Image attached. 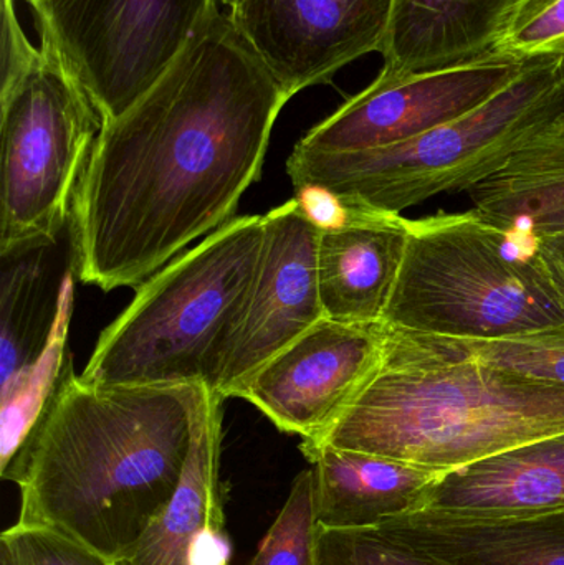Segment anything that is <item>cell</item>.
Segmentation results:
<instances>
[{
	"instance_id": "1",
	"label": "cell",
	"mask_w": 564,
	"mask_h": 565,
	"mask_svg": "<svg viewBox=\"0 0 564 565\" xmlns=\"http://www.w3.org/2000/svg\"><path fill=\"white\" fill-rule=\"evenodd\" d=\"M288 102L215 0L158 82L103 122L72 207L79 280L142 285L235 218Z\"/></svg>"
},
{
	"instance_id": "2",
	"label": "cell",
	"mask_w": 564,
	"mask_h": 565,
	"mask_svg": "<svg viewBox=\"0 0 564 565\" xmlns=\"http://www.w3.org/2000/svg\"><path fill=\"white\" fill-rule=\"evenodd\" d=\"M198 391L86 384L70 367L0 473L19 487L17 523L125 559L181 483Z\"/></svg>"
},
{
	"instance_id": "3",
	"label": "cell",
	"mask_w": 564,
	"mask_h": 565,
	"mask_svg": "<svg viewBox=\"0 0 564 565\" xmlns=\"http://www.w3.org/2000/svg\"><path fill=\"white\" fill-rule=\"evenodd\" d=\"M564 434V385L387 339L383 367L344 414L305 445H328L453 471Z\"/></svg>"
},
{
	"instance_id": "4",
	"label": "cell",
	"mask_w": 564,
	"mask_h": 565,
	"mask_svg": "<svg viewBox=\"0 0 564 565\" xmlns=\"http://www.w3.org/2000/svg\"><path fill=\"white\" fill-rule=\"evenodd\" d=\"M264 215L232 218L138 286L102 332L82 379L93 385L214 388L257 275Z\"/></svg>"
},
{
	"instance_id": "5",
	"label": "cell",
	"mask_w": 564,
	"mask_h": 565,
	"mask_svg": "<svg viewBox=\"0 0 564 565\" xmlns=\"http://www.w3.org/2000/svg\"><path fill=\"white\" fill-rule=\"evenodd\" d=\"M411 334L492 339L564 322V292L539 237L503 231L476 209L407 218L406 252L383 318Z\"/></svg>"
},
{
	"instance_id": "6",
	"label": "cell",
	"mask_w": 564,
	"mask_h": 565,
	"mask_svg": "<svg viewBox=\"0 0 564 565\" xmlns=\"http://www.w3.org/2000/svg\"><path fill=\"white\" fill-rule=\"evenodd\" d=\"M564 115V58L532 60L509 86L464 118L409 141L357 152H304L287 162L295 191L324 189L351 205L403 214L499 172Z\"/></svg>"
},
{
	"instance_id": "7",
	"label": "cell",
	"mask_w": 564,
	"mask_h": 565,
	"mask_svg": "<svg viewBox=\"0 0 564 565\" xmlns=\"http://www.w3.org/2000/svg\"><path fill=\"white\" fill-rule=\"evenodd\" d=\"M33 22L39 53L0 86L3 260L55 244L103 126L49 23Z\"/></svg>"
},
{
	"instance_id": "8",
	"label": "cell",
	"mask_w": 564,
	"mask_h": 565,
	"mask_svg": "<svg viewBox=\"0 0 564 565\" xmlns=\"http://www.w3.org/2000/svg\"><path fill=\"white\" fill-rule=\"evenodd\" d=\"M215 0H52L45 15L103 122L174 62Z\"/></svg>"
},
{
	"instance_id": "9",
	"label": "cell",
	"mask_w": 564,
	"mask_h": 565,
	"mask_svg": "<svg viewBox=\"0 0 564 565\" xmlns=\"http://www.w3.org/2000/svg\"><path fill=\"white\" fill-rule=\"evenodd\" d=\"M532 60L492 55L467 65L377 78L311 128L297 151H368L409 141L464 118L499 95Z\"/></svg>"
},
{
	"instance_id": "10",
	"label": "cell",
	"mask_w": 564,
	"mask_h": 565,
	"mask_svg": "<svg viewBox=\"0 0 564 565\" xmlns=\"http://www.w3.org/2000/svg\"><path fill=\"white\" fill-rule=\"evenodd\" d=\"M254 285L225 348L212 391L241 397L254 375L324 318L318 285L320 228L290 199L264 215Z\"/></svg>"
},
{
	"instance_id": "11",
	"label": "cell",
	"mask_w": 564,
	"mask_h": 565,
	"mask_svg": "<svg viewBox=\"0 0 564 565\" xmlns=\"http://www.w3.org/2000/svg\"><path fill=\"white\" fill-rule=\"evenodd\" d=\"M386 344L384 322L320 319L254 375L242 398L284 434L313 440L376 377Z\"/></svg>"
},
{
	"instance_id": "12",
	"label": "cell",
	"mask_w": 564,
	"mask_h": 565,
	"mask_svg": "<svg viewBox=\"0 0 564 565\" xmlns=\"http://www.w3.org/2000/svg\"><path fill=\"white\" fill-rule=\"evenodd\" d=\"M288 98L383 50L394 0H221Z\"/></svg>"
},
{
	"instance_id": "13",
	"label": "cell",
	"mask_w": 564,
	"mask_h": 565,
	"mask_svg": "<svg viewBox=\"0 0 564 565\" xmlns=\"http://www.w3.org/2000/svg\"><path fill=\"white\" fill-rule=\"evenodd\" d=\"M225 398L199 385L192 444L181 483L155 523L118 565H232L221 487Z\"/></svg>"
},
{
	"instance_id": "14",
	"label": "cell",
	"mask_w": 564,
	"mask_h": 565,
	"mask_svg": "<svg viewBox=\"0 0 564 565\" xmlns=\"http://www.w3.org/2000/svg\"><path fill=\"white\" fill-rule=\"evenodd\" d=\"M350 205L343 224L321 228L318 285L324 318L354 324L383 322L407 241L401 214Z\"/></svg>"
},
{
	"instance_id": "15",
	"label": "cell",
	"mask_w": 564,
	"mask_h": 565,
	"mask_svg": "<svg viewBox=\"0 0 564 565\" xmlns=\"http://www.w3.org/2000/svg\"><path fill=\"white\" fill-rule=\"evenodd\" d=\"M300 450L313 470L318 526L333 530L377 526L426 510L446 473L328 445L300 444Z\"/></svg>"
},
{
	"instance_id": "16",
	"label": "cell",
	"mask_w": 564,
	"mask_h": 565,
	"mask_svg": "<svg viewBox=\"0 0 564 565\" xmlns=\"http://www.w3.org/2000/svg\"><path fill=\"white\" fill-rule=\"evenodd\" d=\"M523 0H394L386 78L453 68L496 52Z\"/></svg>"
},
{
	"instance_id": "17",
	"label": "cell",
	"mask_w": 564,
	"mask_h": 565,
	"mask_svg": "<svg viewBox=\"0 0 564 565\" xmlns=\"http://www.w3.org/2000/svg\"><path fill=\"white\" fill-rule=\"evenodd\" d=\"M377 526L453 565H564V508L503 516L423 510Z\"/></svg>"
},
{
	"instance_id": "18",
	"label": "cell",
	"mask_w": 564,
	"mask_h": 565,
	"mask_svg": "<svg viewBox=\"0 0 564 565\" xmlns=\"http://www.w3.org/2000/svg\"><path fill=\"white\" fill-rule=\"evenodd\" d=\"M564 508V434L542 438L443 475L426 510L529 514Z\"/></svg>"
},
{
	"instance_id": "19",
	"label": "cell",
	"mask_w": 564,
	"mask_h": 565,
	"mask_svg": "<svg viewBox=\"0 0 564 565\" xmlns=\"http://www.w3.org/2000/svg\"><path fill=\"white\" fill-rule=\"evenodd\" d=\"M469 195L480 217L503 231L564 232V115Z\"/></svg>"
},
{
	"instance_id": "20",
	"label": "cell",
	"mask_w": 564,
	"mask_h": 565,
	"mask_svg": "<svg viewBox=\"0 0 564 565\" xmlns=\"http://www.w3.org/2000/svg\"><path fill=\"white\" fill-rule=\"evenodd\" d=\"M387 339L407 351L429 358L477 362L536 381L564 385V322L553 328L492 339L440 338L387 328Z\"/></svg>"
},
{
	"instance_id": "21",
	"label": "cell",
	"mask_w": 564,
	"mask_h": 565,
	"mask_svg": "<svg viewBox=\"0 0 564 565\" xmlns=\"http://www.w3.org/2000/svg\"><path fill=\"white\" fill-rule=\"evenodd\" d=\"M313 470L300 471L277 520L247 565H318Z\"/></svg>"
},
{
	"instance_id": "22",
	"label": "cell",
	"mask_w": 564,
	"mask_h": 565,
	"mask_svg": "<svg viewBox=\"0 0 564 565\" xmlns=\"http://www.w3.org/2000/svg\"><path fill=\"white\" fill-rule=\"evenodd\" d=\"M318 565H453L381 526L318 530Z\"/></svg>"
},
{
	"instance_id": "23",
	"label": "cell",
	"mask_w": 564,
	"mask_h": 565,
	"mask_svg": "<svg viewBox=\"0 0 564 565\" xmlns=\"http://www.w3.org/2000/svg\"><path fill=\"white\" fill-rule=\"evenodd\" d=\"M493 53L517 60L564 58V0H523Z\"/></svg>"
},
{
	"instance_id": "24",
	"label": "cell",
	"mask_w": 564,
	"mask_h": 565,
	"mask_svg": "<svg viewBox=\"0 0 564 565\" xmlns=\"http://www.w3.org/2000/svg\"><path fill=\"white\" fill-rule=\"evenodd\" d=\"M0 563L7 565H118L115 561L45 527L15 523L0 536Z\"/></svg>"
},
{
	"instance_id": "25",
	"label": "cell",
	"mask_w": 564,
	"mask_h": 565,
	"mask_svg": "<svg viewBox=\"0 0 564 565\" xmlns=\"http://www.w3.org/2000/svg\"><path fill=\"white\" fill-rule=\"evenodd\" d=\"M536 237H539L540 255H542L553 280L564 292V232L536 235Z\"/></svg>"
},
{
	"instance_id": "26",
	"label": "cell",
	"mask_w": 564,
	"mask_h": 565,
	"mask_svg": "<svg viewBox=\"0 0 564 565\" xmlns=\"http://www.w3.org/2000/svg\"><path fill=\"white\" fill-rule=\"evenodd\" d=\"M32 9L33 17L45 15L52 0H25Z\"/></svg>"
},
{
	"instance_id": "27",
	"label": "cell",
	"mask_w": 564,
	"mask_h": 565,
	"mask_svg": "<svg viewBox=\"0 0 564 565\" xmlns=\"http://www.w3.org/2000/svg\"><path fill=\"white\" fill-rule=\"evenodd\" d=\"M0 565H7V564L0 563Z\"/></svg>"
}]
</instances>
